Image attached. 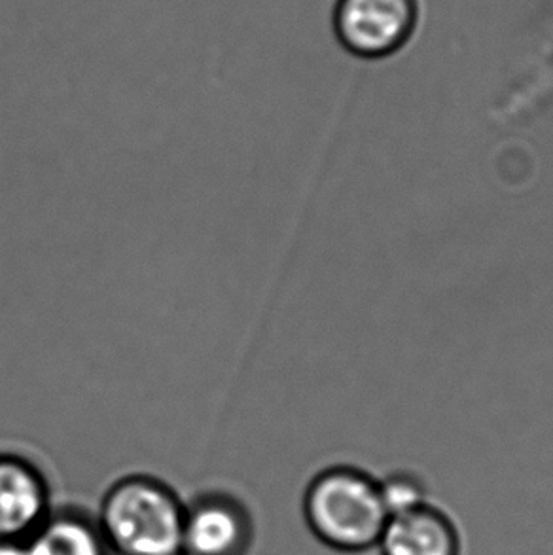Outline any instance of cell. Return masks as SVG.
Returning <instances> with one entry per match:
<instances>
[{
	"instance_id": "6da1fadb",
	"label": "cell",
	"mask_w": 553,
	"mask_h": 555,
	"mask_svg": "<svg viewBox=\"0 0 553 555\" xmlns=\"http://www.w3.org/2000/svg\"><path fill=\"white\" fill-rule=\"evenodd\" d=\"M301 514L314 539L339 554L377 550L390 518L382 480L352 465L314 474L301 496Z\"/></svg>"
},
{
	"instance_id": "7a4b0ae2",
	"label": "cell",
	"mask_w": 553,
	"mask_h": 555,
	"mask_svg": "<svg viewBox=\"0 0 553 555\" xmlns=\"http://www.w3.org/2000/svg\"><path fill=\"white\" fill-rule=\"evenodd\" d=\"M187 503L150 474H128L106 489L95 514L111 555H182Z\"/></svg>"
},
{
	"instance_id": "3957f363",
	"label": "cell",
	"mask_w": 553,
	"mask_h": 555,
	"mask_svg": "<svg viewBox=\"0 0 553 555\" xmlns=\"http://www.w3.org/2000/svg\"><path fill=\"white\" fill-rule=\"evenodd\" d=\"M419 17V0H336L332 29L345 52L380 61L410 44Z\"/></svg>"
},
{
	"instance_id": "277c9868",
	"label": "cell",
	"mask_w": 553,
	"mask_h": 555,
	"mask_svg": "<svg viewBox=\"0 0 553 555\" xmlns=\"http://www.w3.org/2000/svg\"><path fill=\"white\" fill-rule=\"evenodd\" d=\"M255 537L253 514L237 496L205 491L187 503L182 555H248Z\"/></svg>"
},
{
	"instance_id": "5b68a950",
	"label": "cell",
	"mask_w": 553,
	"mask_h": 555,
	"mask_svg": "<svg viewBox=\"0 0 553 555\" xmlns=\"http://www.w3.org/2000/svg\"><path fill=\"white\" fill-rule=\"evenodd\" d=\"M53 512L52 486L25 455L0 451V541L25 542Z\"/></svg>"
},
{
	"instance_id": "8992f818",
	"label": "cell",
	"mask_w": 553,
	"mask_h": 555,
	"mask_svg": "<svg viewBox=\"0 0 553 555\" xmlns=\"http://www.w3.org/2000/svg\"><path fill=\"white\" fill-rule=\"evenodd\" d=\"M377 552L382 555H463V534L448 512L426 499L390 516Z\"/></svg>"
},
{
	"instance_id": "52a82bcc",
	"label": "cell",
	"mask_w": 553,
	"mask_h": 555,
	"mask_svg": "<svg viewBox=\"0 0 553 555\" xmlns=\"http://www.w3.org/2000/svg\"><path fill=\"white\" fill-rule=\"evenodd\" d=\"M23 548L25 555H111L95 516L78 508H53Z\"/></svg>"
},
{
	"instance_id": "ba28073f",
	"label": "cell",
	"mask_w": 553,
	"mask_h": 555,
	"mask_svg": "<svg viewBox=\"0 0 553 555\" xmlns=\"http://www.w3.org/2000/svg\"><path fill=\"white\" fill-rule=\"evenodd\" d=\"M382 489L390 516L426 501L425 483L415 474L397 473L389 478H383Z\"/></svg>"
},
{
	"instance_id": "9c48e42d",
	"label": "cell",
	"mask_w": 553,
	"mask_h": 555,
	"mask_svg": "<svg viewBox=\"0 0 553 555\" xmlns=\"http://www.w3.org/2000/svg\"><path fill=\"white\" fill-rule=\"evenodd\" d=\"M0 555H25L22 542L0 541Z\"/></svg>"
}]
</instances>
